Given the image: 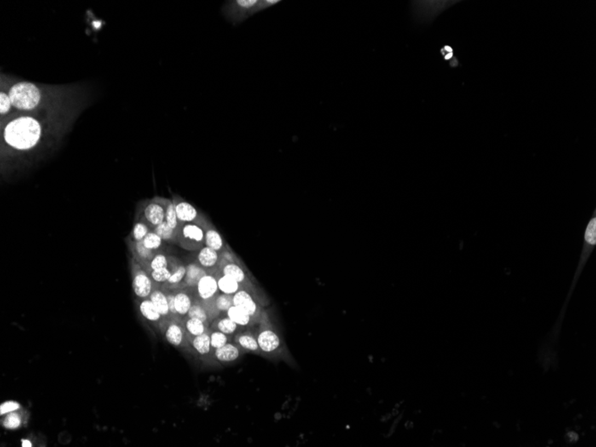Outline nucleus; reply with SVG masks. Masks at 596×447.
I'll return each mask as SVG.
<instances>
[{"label": "nucleus", "mask_w": 596, "mask_h": 447, "mask_svg": "<svg viewBox=\"0 0 596 447\" xmlns=\"http://www.w3.org/2000/svg\"><path fill=\"white\" fill-rule=\"evenodd\" d=\"M215 355L219 362H234L240 356V351L237 345L227 343L222 347L215 349Z\"/></svg>", "instance_id": "obj_12"}, {"label": "nucleus", "mask_w": 596, "mask_h": 447, "mask_svg": "<svg viewBox=\"0 0 596 447\" xmlns=\"http://www.w3.org/2000/svg\"><path fill=\"white\" fill-rule=\"evenodd\" d=\"M149 298L150 300L153 302L158 312L160 313L162 317H166L170 314L166 294L161 290H153L149 296Z\"/></svg>", "instance_id": "obj_17"}, {"label": "nucleus", "mask_w": 596, "mask_h": 447, "mask_svg": "<svg viewBox=\"0 0 596 447\" xmlns=\"http://www.w3.org/2000/svg\"><path fill=\"white\" fill-rule=\"evenodd\" d=\"M226 315L239 327L249 326L252 323L253 320H254L246 312L242 310L241 308L236 306L234 304L228 309V311L226 312Z\"/></svg>", "instance_id": "obj_14"}, {"label": "nucleus", "mask_w": 596, "mask_h": 447, "mask_svg": "<svg viewBox=\"0 0 596 447\" xmlns=\"http://www.w3.org/2000/svg\"><path fill=\"white\" fill-rule=\"evenodd\" d=\"M21 444L23 447H31L32 446V443L29 439H23L21 442Z\"/></svg>", "instance_id": "obj_43"}, {"label": "nucleus", "mask_w": 596, "mask_h": 447, "mask_svg": "<svg viewBox=\"0 0 596 447\" xmlns=\"http://www.w3.org/2000/svg\"><path fill=\"white\" fill-rule=\"evenodd\" d=\"M132 287L134 293L140 298H148L153 291L151 277L145 270H138L133 275Z\"/></svg>", "instance_id": "obj_9"}, {"label": "nucleus", "mask_w": 596, "mask_h": 447, "mask_svg": "<svg viewBox=\"0 0 596 447\" xmlns=\"http://www.w3.org/2000/svg\"><path fill=\"white\" fill-rule=\"evenodd\" d=\"M233 304L246 312L253 319L259 318L260 306L247 291L240 289L233 295Z\"/></svg>", "instance_id": "obj_8"}, {"label": "nucleus", "mask_w": 596, "mask_h": 447, "mask_svg": "<svg viewBox=\"0 0 596 447\" xmlns=\"http://www.w3.org/2000/svg\"><path fill=\"white\" fill-rule=\"evenodd\" d=\"M165 338L170 345L180 346L184 338V332L181 325L178 324L177 322L170 323L165 331Z\"/></svg>", "instance_id": "obj_18"}, {"label": "nucleus", "mask_w": 596, "mask_h": 447, "mask_svg": "<svg viewBox=\"0 0 596 447\" xmlns=\"http://www.w3.org/2000/svg\"><path fill=\"white\" fill-rule=\"evenodd\" d=\"M135 250H136L137 255H138V256L141 260L149 261V260L152 259L153 256H155L153 251L148 249L146 246H144L142 241L135 242Z\"/></svg>", "instance_id": "obj_38"}, {"label": "nucleus", "mask_w": 596, "mask_h": 447, "mask_svg": "<svg viewBox=\"0 0 596 447\" xmlns=\"http://www.w3.org/2000/svg\"><path fill=\"white\" fill-rule=\"evenodd\" d=\"M166 297H167L170 314H174V315H177V312H176V309H175V294H166Z\"/></svg>", "instance_id": "obj_41"}, {"label": "nucleus", "mask_w": 596, "mask_h": 447, "mask_svg": "<svg viewBox=\"0 0 596 447\" xmlns=\"http://www.w3.org/2000/svg\"><path fill=\"white\" fill-rule=\"evenodd\" d=\"M239 326L236 324L234 321H232L228 317L220 319L215 324V328L219 331L226 335H232L235 333Z\"/></svg>", "instance_id": "obj_29"}, {"label": "nucleus", "mask_w": 596, "mask_h": 447, "mask_svg": "<svg viewBox=\"0 0 596 447\" xmlns=\"http://www.w3.org/2000/svg\"><path fill=\"white\" fill-rule=\"evenodd\" d=\"M192 304V300L187 293L181 291L175 294V309L179 315H187Z\"/></svg>", "instance_id": "obj_22"}, {"label": "nucleus", "mask_w": 596, "mask_h": 447, "mask_svg": "<svg viewBox=\"0 0 596 447\" xmlns=\"http://www.w3.org/2000/svg\"><path fill=\"white\" fill-rule=\"evenodd\" d=\"M18 113H18L11 100L7 86L4 82H0V125L17 115Z\"/></svg>", "instance_id": "obj_10"}, {"label": "nucleus", "mask_w": 596, "mask_h": 447, "mask_svg": "<svg viewBox=\"0 0 596 447\" xmlns=\"http://www.w3.org/2000/svg\"><path fill=\"white\" fill-rule=\"evenodd\" d=\"M192 346L199 355H208L212 349L210 335L205 332L204 334L194 337L192 340Z\"/></svg>", "instance_id": "obj_21"}, {"label": "nucleus", "mask_w": 596, "mask_h": 447, "mask_svg": "<svg viewBox=\"0 0 596 447\" xmlns=\"http://www.w3.org/2000/svg\"><path fill=\"white\" fill-rule=\"evenodd\" d=\"M187 315L188 318L198 319V320H200V321L205 322V323L207 322L208 317H209L206 309L205 307H203L201 304H193L191 305L190 309H189V311L187 313Z\"/></svg>", "instance_id": "obj_33"}, {"label": "nucleus", "mask_w": 596, "mask_h": 447, "mask_svg": "<svg viewBox=\"0 0 596 447\" xmlns=\"http://www.w3.org/2000/svg\"><path fill=\"white\" fill-rule=\"evenodd\" d=\"M205 322L198 320V319H195V318H188L185 326H186V329L189 334L197 337L199 335L204 334L206 332V327H205Z\"/></svg>", "instance_id": "obj_27"}, {"label": "nucleus", "mask_w": 596, "mask_h": 447, "mask_svg": "<svg viewBox=\"0 0 596 447\" xmlns=\"http://www.w3.org/2000/svg\"><path fill=\"white\" fill-rule=\"evenodd\" d=\"M140 312L146 320L151 322H157L160 321L162 318L160 313L155 306L153 302L150 300L149 297L144 298L143 300L140 301Z\"/></svg>", "instance_id": "obj_16"}, {"label": "nucleus", "mask_w": 596, "mask_h": 447, "mask_svg": "<svg viewBox=\"0 0 596 447\" xmlns=\"http://www.w3.org/2000/svg\"><path fill=\"white\" fill-rule=\"evenodd\" d=\"M149 232V227L147 225V223L143 221H140V222H136L133 226L131 237L135 242L142 241L144 238Z\"/></svg>", "instance_id": "obj_32"}, {"label": "nucleus", "mask_w": 596, "mask_h": 447, "mask_svg": "<svg viewBox=\"0 0 596 447\" xmlns=\"http://www.w3.org/2000/svg\"><path fill=\"white\" fill-rule=\"evenodd\" d=\"M0 82L7 86L18 113H37L72 106L87 100L84 86L77 83L50 85L1 73Z\"/></svg>", "instance_id": "obj_2"}, {"label": "nucleus", "mask_w": 596, "mask_h": 447, "mask_svg": "<svg viewBox=\"0 0 596 447\" xmlns=\"http://www.w3.org/2000/svg\"><path fill=\"white\" fill-rule=\"evenodd\" d=\"M172 202H174V206H175L178 221H179L180 225H183L186 223L198 222L199 212H198V210L194 205H191L190 203H188L178 196H174Z\"/></svg>", "instance_id": "obj_7"}, {"label": "nucleus", "mask_w": 596, "mask_h": 447, "mask_svg": "<svg viewBox=\"0 0 596 447\" xmlns=\"http://www.w3.org/2000/svg\"><path fill=\"white\" fill-rule=\"evenodd\" d=\"M198 296L203 300H210L218 293L217 279L211 274H205L197 284Z\"/></svg>", "instance_id": "obj_11"}, {"label": "nucleus", "mask_w": 596, "mask_h": 447, "mask_svg": "<svg viewBox=\"0 0 596 447\" xmlns=\"http://www.w3.org/2000/svg\"><path fill=\"white\" fill-rule=\"evenodd\" d=\"M205 229L198 222L186 223L178 229L177 241L187 250L201 248L205 244Z\"/></svg>", "instance_id": "obj_4"}, {"label": "nucleus", "mask_w": 596, "mask_h": 447, "mask_svg": "<svg viewBox=\"0 0 596 447\" xmlns=\"http://www.w3.org/2000/svg\"><path fill=\"white\" fill-rule=\"evenodd\" d=\"M168 264L169 263H168L167 257L162 254H158L150 260L149 269L151 270H153L162 269V268H168Z\"/></svg>", "instance_id": "obj_37"}, {"label": "nucleus", "mask_w": 596, "mask_h": 447, "mask_svg": "<svg viewBox=\"0 0 596 447\" xmlns=\"http://www.w3.org/2000/svg\"><path fill=\"white\" fill-rule=\"evenodd\" d=\"M209 335H210L212 348H220L228 343V335L224 334L221 331H212Z\"/></svg>", "instance_id": "obj_34"}, {"label": "nucleus", "mask_w": 596, "mask_h": 447, "mask_svg": "<svg viewBox=\"0 0 596 447\" xmlns=\"http://www.w3.org/2000/svg\"><path fill=\"white\" fill-rule=\"evenodd\" d=\"M259 5L260 0H232L223 5L222 13L233 25H238L259 13Z\"/></svg>", "instance_id": "obj_3"}, {"label": "nucleus", "mask_w": 596, "mask_h": 447, "mask_svg": "<svg viewBox=\"0 0 596 447\" xmlns=\"http://www.w3.org/2000/svg\"><path fill=\"white\" fill-rule=\"evenodd\" d=\"M22 416L20 413H17V411L6 414L2 421L3 427L9 430H17L22 426Z\"/></svg>", "instance_id": "obj_28"}, {"label": "nucleus", "mask_w": 596, "mask_h": 447, "mask_svg": "<svg viewBox=\"0 0 596 447\" xmlns=\"http://www.w3.org/2000/svg\"><path fill=\"white\" fill-rule=\"evenodd\" d=\"M222 274L232 278L239 284L244 283L246 280L245 271L235 263H225L224 266L222 267Z\"/></svg>", "instance_id": "obj_20"}, {"label": "nucleus", "mask_w": 596, "mask_h": 447, "mask_svg": "<svg viewBox=\"0 0 596 447\" xmlns=\"http://www.w3.org/2000/svg\"><path fill=\"white\" fill-rule=\"evenodd\" d=\"M280 1H278V0H260V12L262 10H265L267 8L273 7V6H275L277 4L280 3Z\"/></svg>", "instance_id": "obj_42"}, {"label": "nucleus", "mask_w": 596, "mask_h": 447, "mask_svg": "<svg viewBox=\"0 0 596 447\" xmlns=\"http://www.w3.org/2000/svg\"><path fill=\"white\" fill-rule=\"evenodd\" d=\"M87 104L85 100L61 109L18 113L1 124L2 159L34 153L72 124Z\"/></svg>", "instance_id": "obj_1"}, {"label": "nucleus", "mask_w": 596, "mask_h": 447, "mask_svg": "<svg viewBox=\"0 0 596 447\" xmlns=\"http://www.w3.org/2000/svg\"><path fill=\"white\" fill-rule=\"evenodd\" d=\"M165 203L166 198H153L145 203L142 209L145 222L153 228L165 221Z\"/></svg>", "instance_id": "obj_6"}, {"label": "nucleus", "mask_w": 596, "mask_h": 447, "mask_svg": "<svg viewBox=\"0 0 596 447\" xmlns=\"http://www.w3.org/2000/svg\"><path fill=\"white\" fill-rule=\"evenodd\" d=\"M219 291L227 295H235L238 291L240 290V284L237 282L229 277L222 274V276L217 279Z\"/></svg>", "instance_id": "obj_19"}, {"label": "nucleus", "mask_w": 596, "mask_h": 447, "mask_svg": "<svg viewBox=\"0 0 596 447\" xmlns=\"http://www.w3.org/2000/svg\"><path fill=\"white\" fill-rule=\"evenodd\" d=\"M153 231L157 233V235L159 236L164 241H167V242L177 241V230L171 229L165 221L160 223L159 225H157V227H155Z\"/></svg>", "instance_id": "obj_25"}, {"label": "nucleus", "mask_w": 596, "mask_h": 447, "mask_svg": "<svg viewBox=\"0 0 596 447\" xmlns=\"http://www.w3.org/2000/svg\"><path fill=\"white\" fill-rule=\"evenodd\" d=\"M170 275H171V270L168 268H162V269H158V270H153L150 271V277L151 279L155 282L157 283H164V282H167L168 280L170 279Z\"/></svg>", "instance_id": "obj_35"}, {"label": "nucleus", "mask_w": 596, "mask_h": 447, "mask_svg": "<svg viewBox=\"0 0 596 447\" xmlns=\"http://www.w3.org/2000/svg\"><path fill=\"white\" fill-rule=\"evenodd\" d=\"M21 405L15 401H7L0 405V414L1 416L6 415L7 413L12 412H16L20 409Z\"/></svg>", "instance_id": "obj_39"}, {"label": "nucleus", "mask_w": 596, "mask_h": 447, "mask_svg": "<svg viewBox=\"0 0 596 447\" xmlns=\"http://www.w3.org/2000/svg\"><path fill=\"white\" fill-rule=\"evenodd\" d=\"M237 342L241 348L245 349L246 351L255 352V353L260 352L257 338L250 333L239 335V337L237 338Z\"/></svg>", "instance_id": "obj_24"}, {"label": "nucleus", "mask_w": 596, "mask_h": 447, "mask_svg": "<svg viewBox=\"0 0 596 447\" xmlns=\"http://www.w3.org/2000/svg\"><path fill=\"white\" fill-rule=\"evenodd\" d=\"M198 261L200 266L203 267L204 269L213 268L218 263L219 252L212 249L208 246H204L198 253Z\"/></svg>", "instance_id": "obj_13"}, {"label": "nucleus", "mask_w": 596, "mask_h": 447, "mask_svg": "<svg viewBox=\"0 0 596 447\" xmlns=\"http://www.w3.org/2000/svg\"><path fill=\"white\" fill-rule=\"evenodd\" d=\"M205 270L203 267L198 266V264H189L187 267V273H186V277H185V282L188 286H197L199 280L201 279L202 277L205 275Z\"/></svg>", "instance_id": "obj_23"}, {"label": "nucleus", "mask_w": 596, "mask_h": 447, "mask_svg": "<svg viewBox=\"0 0 596 447\" xmlns=\"http://www.w3.org/2000/svg\"><path fill=\"white\" fill-rule=\"evenodd\" d=\"M233 305V296L222 293L215 297V306L218 312L226 313Z\"/></svg>", "instance_id": "obj_30"}, {"label": "nucleus", "mask_w": 596, "mask_h": 447, "mask_svg": "<svg viewBox=\"0 0 596 447\" xmlns=\"http://www.w3.org/2000/svg\"><path fill=\"white\" fill-rule=\"evenodd\" d=\"M259 345L260 352L271 356H280L284 353V346L279 334L269 325L261 328L256 337Z\"/></svg>", "instance_id": "obj_5"}, {"label": "nucleus", "mask_w": 596, "mask_h": 447, "mask_svg": "<svg viewBox=\"0 0 596 447\" xmlns=\"http://www.w3.org/2000/svg\"><path fill=\"white\" fill-rule=\"evenodd\" d=\"M165 222L171 229L177 230L181 227L178 221L177 213L175 210L174 202L170 199H166L165 203Z\"/></svg>", "instance_id": "obj_26"}, {"label": "nucleus", "mask_w": 596, "mask_h": 447, "mask_svg": "<svg viewBox=\"0 0 596 447\" xmlns=\"http://www.w3.org/2000/svg\"><path fill=\"white\" fill-rule=\"evenodd\" d=\"M205 245L217 252L222 251L224 246L222 236L213 226H209L205 229Z\"/></svg>", "instance_id": "obj_15"}, {"label": "nucleus", "mask_w": 596, "mask_h": 447, "mask_svg": "<svg viewBox=\"0 0 596 447\" xmlns=\"http://www.w3.org/2000/svg\"><path fill=\"white\" fill-rule=\"evenodd\" d=\"M595 219H593L592 222H590L589 225L587 227L586 233V239L587 242L590 244H594L595 243L596 233H595Z\"/></svg>", "instance_id": "obj_40"}, {"label": "nucleus", "mask_w": 596, "mask_h": 447, "mask_svg": "<svg viewBox=\"0 0 596 447\" xmlns=\"http://www.w3.org/2000/svg\"><path fill=\"white\" fill-rule=\"evenodd\" d=\"M186 273H187V267L184 266V265L178 266L176 269H174V271H171V275L167 281L168 283L170 285H177L184 280Z\"/></svg>", "instance_id": "obj_36"}, {"label": "nucleus", "mask_w": 596, "mask_h": 447, "mask_svg": "<svg viewBox=\"0 0 596 447\" xmlns=\"http://www.w3.org/2000/svg\"><path fill=\"white\" fill-rule=\"evenodd\" d=\"M164 240L155 231H150L142 240L144 246L152 251H157L163 246Z\"/></svg>", "instance_id": "obj_31"}]
</instances>
